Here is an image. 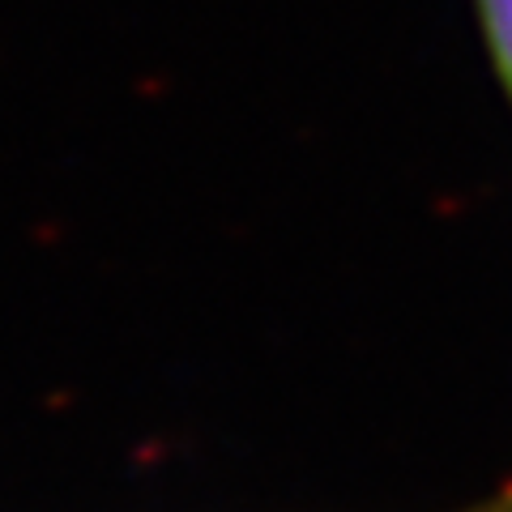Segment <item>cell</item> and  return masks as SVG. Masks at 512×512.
<instances>
[{
	"label": "cell",
	"mask_w": 512,
	"mask_h": 512,
	"mask_svg": "<svg viewBox=\"0 0 512 512\" xmlns=\"http://www.w3.org/2000/svg\"><path fill=\"white\" fill-rule=\"evenodd\" d=\"M478 18H483L495 69H500L504 86L512 94V0H478Z\"/></svg>",
	"instance_id": "obj_1"
}]
</instances>
